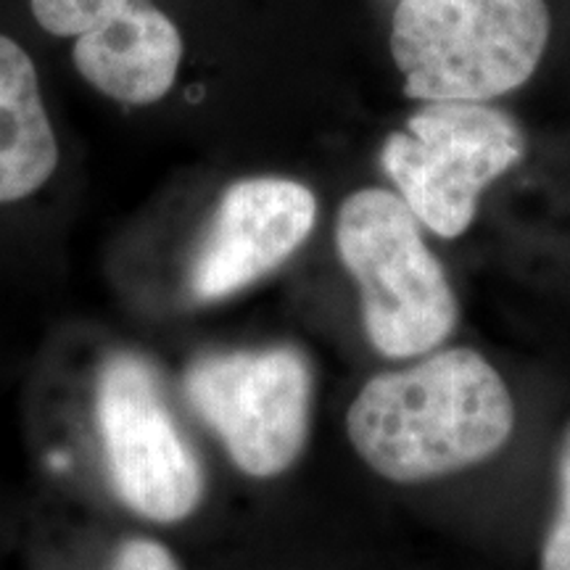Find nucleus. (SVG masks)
<instances>
[{"instance_id": "20e7f679", "label": "nucleus", "mask_w": 570, "mask_h": 570, "mask_svg": "<svg viewBox=\"0 0 570 570\" xmlns=\"http://www.w3.org/2000/svg\"><path fill=\"white\" fill-rule=\"evenodd\" d=\"M183 389L248 479H275L302 458L315 404V373L302 348L202 354L185 370Z\"/></svg>"}, {"instance_id": "423d86ee", "label": "nucleus", "mask_w": 570, "mask_h": 570, "mask_svg": "<svg viewBox=\"0 0 570 570\" xmlns=\"http://www.w3.org/2000/svg\"><path fill=\"white\" fill-rule=\"evenodd\" d=\"M96 428L111 489L151 523H180L204 502L206 473L146 356L114 352L98 370Z\"/></svg>"}, {"instance_id": "1a4fd4ad", "label": "nucleus", "mask_w": 570, "mask_h": 570, "mask_svg": "<svg viewBox=\"0 0 570 570\" xmlns=\"http://www.w3.org/2000/svg\"><path fill=\"white\" fill-rule=\"evenodd\" d=\"M59 140L40 96L30 53L0 35V204H13L51 180Z\"/></svg>"}, {"instance_id": "9d476101", "label": "nucleus", "mask_w": 570, "mask_h": 570, "mask_svg": "<svg viewBox=\"0 0 570 570\" xmlns=\"http://www.w3.org/2000/svg\"><path fill=\"white\" fill-rule=\"evenodd\" d=\"M135 0H32L38 24L56 38H77Z\"/></svg>"}, {"instance_id": "39448f33", "label": "nucleus", "mask_w": 570, "mask_h": 570, "mask_svg": "<svg viewBox=\"0 0 570 570\" xmlns=\"http://www.w3.org/2000/svg\"><path fill=\"white\" fill-rule=\"evenodd\" d=\"M525 156L510 114L487 104L433 101L381 146V164L420 225L458 238L473 225L479 198Z\"/></svg>"}, {"instance_id": "0eeeda50", "label": "nucleus", "mask_w": 570, "mask_h": 570, "mask_svg": "<svg viewBox=\"0 0 570 570\" xmlns=\"http://www.w3.org/2000/svg\"><path fill=\"white\" fill-rule=\"evenodd\" d=\"M317 223V198L288 177H246L227 185L188 269L198 304L230 298L294 256Z\"/></svg>"}, {"instance_id": "f8f14e48", "label": "nucleus", "mask_w": 570, "mask_h": 570, "mask_svg": "<svg viewBox=\"0 0 570 570\" xmlns=\"http://www.w3.org/2000/svg\"><path fill=\"white\" fill-rule=\"evenodd\" d=\"M109 570H183L180 562L161 541L148 537L125 539L109 562Z\"/></svg>"}, {"instance_id": "9b49d317", "label": "nucleus", "mask_w": 570, "mask_h": 570, "mask_svg": "<svg viewBox=\"0 0 570 570\" xmlns=\"http://www.w3.org/2000/svg\"><path fill=\"white\" fill-rule=\"evenodd\" d=\"M541 570H570V425L558 454V508L541 547Z\"/></svg>"}, {"instance_id": "f257e3e1", "label": "nucleus", "mask_w": 570, "mask_h": 570, "mask_svg": "<svg viewBox=\"0 0 570 570\" xmlns=\"http://www.w3.org/2000/svg\"><path fill=\"white\" fill-rule=\"evenodd\" d=\"M512 431L508 383L487 356L465 346L370 377L346 412L354 452L394 483L436 481L481 465L502 452Z\"/></svg>"}, {"instance_id": "6e6552de", "label": "nucleus", "mask_w": 570, "mask_h": 570, "mask_svg": "<svg viewBox=\"0 0 570 570\" xmlns=\"http://www.w3.org/2000/svg\"><path fill=\"white\" fill-rule=\"evenodd\" d=\"M71 61L98 92L125 106L161 101L183 63V35L161 9L135 0L77 35Z\"/></svg>"}, {"instance_id": "f03ea898", "label": "nucleus", "mask_w": 570, "mask_h": 570, "mask_svg": "<svg viewBox=\"0 0 570 570\" xmlns=\"http://www.w3.org/2000/svg\"><path fill=\"white\" fill-rule=\"evenodd\" d=\"M550 30L544 0H399L391 56L412 101L487 104L531 80Z\"/></svg>"}, {"instance_id": "7ed1b4c3", "label": "nucleus", "mask_w": 570, "mask_h": 570, "mask_svg": "<svg viewBox=\"0 0 570 570\" xmlns=\"http://www.w3.org/2000/svg\"><path fill=\"white\" fill-rule=\"evenodd\" d=\"M336 248L362 298L370 344L386 360L431 354L460 323V302L420 219L399 194L362 188L344 198Z\"/></svg>"}]
</instances>
